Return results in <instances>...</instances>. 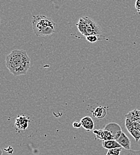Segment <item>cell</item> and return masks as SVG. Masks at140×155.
Returning a JSON list of instances; mask_svg holds the SVG:
<instances>
[{"label":"cell","instance_id":"cell-1","mask_svg":"<svg viewBox=\"0 0 140 155\" xmlns=\"http://www.w3.org/2000/svg\"><path fill=\"white\" fill-rule=\"evenodd\" d=\"M5 65L15 77L25 75L31 65V58L26 51L14 50L5 58Z\"/></svg>","mask_w":140,"mask_h":155},{"label":"cell","instance_id":"cell-2","mask_svg":"<svg viewBox=\"0 0 140 155\" xmlns=\"http://www.w3.org/2000/svg\"><path fill=\"white\" fill-rule=\"evenodd\" d=\"M32 29L37 37H47L54 34L57 25L52 19L44 15L33 16L32 18Z\"/></svg>","mask_w":140,"mask_h":155},{"label":"cell","instance_id":"cell-3","mask_svg":"<svg viewBox=\"0 0 140 155\" xmlns=\"http://www.w3.org/2000/svg\"><path fill=\"white\" fill-rule=\"evenodd\" d=\"M76 26L79 31L85 37L92 35H101L102 34V29L98 23L88 16L80 18Z\"/></svg>","mask_w":140,"mask_h":155},{"label":"cell","instance_id":"cell-4","mask_svg":"<svg viewBox=\"0 0 140 155\" xmlns=\"http://www.w3.org/2000/svg\"><path fill=\"white\" fill-rule=\"evenodd\" d=\"M105 130L109 131L113 137L114 140L117 141L120 137L123 131L120 125L114 122H110L107 124L104 128Z\"/></svg>","mask_w":140,"mask_h":155},{"label":"cell","instance_id":"cell-5","mask_svg":"<svg viewBox=\"0 0 140 155\" xmlns=\"http://www.w3.org/2000/svg\"><path fill=\"white\" fill-rule=\"evenodd\" d=\"M30 120L27 116L22 115H18L16 118L15 126V127L21 131L26 130L29 126Z\"/></svg>","mask_w":140,"mask_h":155},{"label":"cell","instance_id":"cell-6","mask_svg":"<svg viewBox=\"0 0 140 155\" xmlns=\"http://www.w3.org/2000/svg\"><path fill=\"white\" fill-rule=\"evenodd\" d=\"M94 133L96 136V138L97 139L103 140V141L114 140L112 134L109 131L105 130L104 129L95 130L94 131Z\"/></svg>","mask_w":140,"mask_h":155},{"label":"cell","instance_id":"cell-7","mask_svg":"<svg viewBox=\"0 0 140 155\" xmlns=\"http://www.w3.org/2000/svg\"><path fill=\"white\" fill-rule=\"evenodd\" d=\"M80 122H81V126L87 132L92 131L94 129V127H95L94 122L90 116H85L83 117L81 119Z\"/></svg>","mask_w":140,"mask_h":155},{"label":"cell","instance_id":"cell-8","mask_svg":"<svg viewBox=\"0 0 140 155\" xmlns=\"http://www.w3.org/2000/svg\"><path fill=\"white\" fill-rule=\"evenodd\" d=\"M119 144L125 150H131V140L123 132L121 134L119 139L117 140Z\"/></svg>","mask_w":140,"mask_h":155},{"label":"cell","instance_id":"cell-9","mask_svg":"<svg viewBox=\"0 0 140 155\" xmlns=\"http://www.w3.org/2000/svg\"><path fill=\"white\" fill-rule=\"evenodd\" d=\"M107 107L105 106H100L97 107L92 112L93 116L99 119H104L107 115Z\"/></svg>","mask_w":140,"mask_h":155},{"label":"cell","instance_id":"cell-10","mask_svg":"<svg viewBox=\"0 0 140 155\" xmlns=\"http://www.w3.org/2000/svg\"><path fill=\"white\" fill-rule=\"evenodd\" d=\"M102 145L103 148H104L105 149H107V150L122 148L121 146L119 144V143L114 140L104 141L102 142Z\"/></svg>","mask_w":140,"mask_h":155},{"label":"cell","instance_id":"cell-11","mask_svg":"<svg viewBox=\"0 0 140 155\" xmlns=\"http://www.w3.org/2000/svg\"><path fill=\"white\" fill-rule=\"evenodd\" d=\"M86 39L90 42V43H95L100 40H107L108 41V39L106 37H105L104 36L101 35H89L87 37H86Z\"/></svg>","mask_w":140,"mask_h":155},{"label":"cell","instance_id":"cell-12","mask_svg":"<svg viewBox=\"0 0 140 155\" xmlns=\"http://www.w3.org/2000/svg\"><path fill=\"white\" fill-rule=\"evenodd\" d=\"M130 134L135 140L136 142H138L140 140V129L136 128H131L128 130Z\"/></svg>","mask_w":140,"mask_h":155},{"label":"cell","instance_id":"cell-13","mask_svg":"<svg viewBox=\"0 0 140 155\" xmlns=\"http://www.w3.org/2000/svg\"><path fill=\"white\" fill-rule=\"evenodd\" d=\"M120 155H140V150H122Z\"/></svg>","mask_w":140,"mask_h":155},{"label":"cell","instance_id":"cell-14","mask_svg":"<svg viewBox=\"0 0 140 155\" xmlns=\"http://www.w3.org/2000/svg\"><path fill=\"white\" fill-rule=\"evenodd\" d=\"M122 150H123V148L108 150L106 155H120Z\"/></svg>","mask_w":140,"mask_h":155},{"label":"cell","instance_id":"cell-15","mask_svg":"<svg viewBox=\"0 0 140 155\" xmlns=\"http://www.w3.org/2000/svg\"><path fill=\"white\" fill-rule=\"evenodd\" d=\"M73 127L74 128H76V129H79L80 128L81 126V122H77V121H76L74 122L73 124Z\"/></svg>","mask_w":140,"mask_h":155},{"label":"cell","instance_id":"cell-16","mask_svg":"<svg viewBox=\"0 0 140 155\" xmlns=\"http://www.w3.org/2000/svg\"><path fill=\"white\" fill-rule=\"evenodd\" d=\"M136 8L137 9V10L139 12L140 10V1H137L136 2V4H135Z\"/></svg>","mask_w":140,"mask_h":155},{"label":"cell","instance_id":"cell-17","mask_svg":"<svg viewBox=\"0 0 140 155\" xmlns=\"http://www.w3.org/2000/svg\"><path fill=\"white\" fill-rule=\"evenodd\" d=\"M0 155H2V150H1V148H0Z\"/></svg>","mask_w":140,"mask_h":155}]
</instances>
